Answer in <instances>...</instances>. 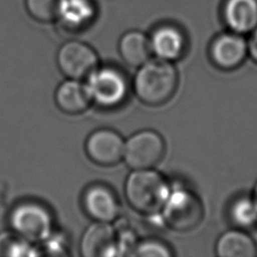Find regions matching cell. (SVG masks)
<instances>
[{"label":"cell","mask_w":257,"mask_h":257,"mask_svg":"<svg viewBox=\"0 0 257 257\" xmlns=\"http://www.w3.org/2000/svg\"><path fill=\"white\" fill-rule=\"evenodd\" d=\"M170 192L166 179L152 169L134 170L124 185V195L131 207L147 215L162 210Z\"/></svg>","instance_id":"7a4b0ae2"},{"label":"cell","mask_w":257,"mask_h":257,"mask_svg":"<svg viewBox=\"0 0 257 257\" xmlns=\"http://www.w3.org/2000/svg\"><path fill=\"white\" fill-rule=\"evenodd\" d=\"M215 253L218 257H257V244L245 230L234 228L220 235Z\"/></svg>","instance_id":"9a60e30c"},{"label":"cell","mask_w":257,"mask_h":257,"mask_svg":"<svg viewBox=\"0 0 257 257\" xmlns=\"http://www.w3.org/2000/svg\"><path fill=\"white\" fill-rule=\"evenodd\" d=\"M165 142L155 131L144 130L124 143L123 159L133 170L152 169L164 157Z\"/></svg>","instance_id":"8992f818"},{"label":"cell","mask_w":257,"mask_h":257,"mask_svg":"<svg viewBox=\"0 0 257 257\" xmlns=\"http://www.w3.org/2000/svg\"><path fill=\"white\" fill-rule=\"evenodd\" d=\"M80 253L85 257L117 254L116 234L109 223L95 221L87 227L80 241Z\"/></svg>","instance_id":"8fae6325"},{"label":"cell","mask_w":257,"mask_h":257,"mask_svg":"<svg viewBox=\"0 0 257 257\" xmlns=\"http://www.w3.org/2000/svg\"><path fill=\"white\" fill-rule=\"evenodd\" d=\"M162 210L166 224L174 231L183 233L197 228L205 215L201 199L185 188L170 192Z\"/></svg>","instance_id":"3957f363"},{"label":"cell","mask_w":257,"mask_h":257,"mask_svg":"<svg viewBox=\"0 0 257 257\" xmlns=\"http://www.w3.org/2000/svg\"><path fill=\"white\" fill-rule=\"evenodd\" d=\"M91 100L102 107H114L120 104L127 93L124 75L112 67L96 68L85 83Z\"/></svg>","instance_id":"5b68a950"},{"label":"cell","mask_w":257,"mask_h":257,"mask_svg":"<svg viewBox=\"0 0 257 257\" xmlns=\"http://www.w3.org/2000/svg\"><path fill=\"white\" fill-rule=\"evenodd\" d=\"M228 218L239 229H251L257 224V208L251 195H239L229 205Z\"/></svg>","instance_id":"ac0fdd59"},{"label":"cell","mask_w":257,"mask_h":257,"mask_svg":"<svg viewBox=\"0 0 257 257\" xmlns=\"http://www.w3.org/2000/svg\"><path fill=\"white\" fill-rule=\"evenodd\" d=\"M212 63L221 70H234L240 67L248 57V45L245 35L230 30L216 35L209 46Z\"/></svg>","instance_id":"ba28073f"},{"label":"cell","mask_w":257,"mask_h":257,"mask_svg":"<svg viewBox=\"0 0 257 257\" xmlns=\"http://www.w3.org/2000/svg\"><path fill=\"white\" fill-rule=\"evenodd\" d=\"M85 151L93 163L99 166H113L123 158L124 142L114 131L100 128L89 135Z\"/></svg>","instance_id":"9c48e42d"},{"label":"cell","mask_w":257,"mask_h":257,"mask_svg":"<svg viewBox=\"0 0 257 257\" xmlns=\"http://www.w3.org/2000/svg\"><path fill=\"white\" fill-rule=\"evenodd\" d=\"M251 197H252V199H253V201H254V204H255V206H256V208H257V182H256V184L254 185V188H253Z\"/></svg>","instance_id":"603a6c76"},{"label":"cell","mask_w":257,"mask_h":257,"mask_svg":"<svg viewBox=\"0 0 257 257\" xmlns=\"http://www.w3.org/2000/svg\"><path fill=\"white\" fill-rule=\"evenodd\" d=\"M10 224L13 232L25 240L43 241L52 231V216L41 204L24 202L11 212Z\"/></svg>","instance_id":"277c9868"},{"label":"cell","mask_w":257,"mask_h":257,"mask_svg":"<svg viewBox=\"0 0 257 257\" xmlns=\"http://www.w3.org/2000/svg\"><path fill=\"white\" fill-rule=\"evenodd\" d=\"M54 99L58 108L67 114L83 112L92 101L86 84L70 78L57 87Z\"/></svg>","instance_id":"5bb4252c"},{"label":"cell","mask_w":257,"mask_h":257,"mask_svg":"<svg viewBox=\"0 0 257 257\" xmlns=\"http://www.w3.org/2000/svg\"><path fill=\"white\" fill-rule=\"evenodd\" d=\"M152 53L158 58L174 61L183 56L187 46L184 32L174 24H162L151 34Z\"/></svg>","instance_id":"7c38bea8"},{"label":"cell","mask_w":257,"mask_h":257,"mask_svg":"<svg viewBox=\"0 0 257 257\" xmlns=\"http://www.w3.org/2000/svg\"><path fill=\"white\" fill-rule=\"evenodd\" d=\"M177 86V69L171 61L158 57L149 59L141 65L134 79L137 97L151 106H159L168 102L175 94Z\"/></svg>","instance_id":"6da1fadb"},{"label":"cell","mask_w":257,"mask_h":257,"mask_svg":"<svg viewBox=\"0 0 257 257\" xmlns=\"http://www.w3.org/2000/svg\"><path fill=\"white\" fill-rule=\"evenodd\" d=\"M248 35V56L257 64V27Z\"/></svg>","instance_id":"7402d4cb"},{"label":"cell","mask_w":257,"mask_h":257,"mask_svg":"<svg viewBox=\"0 0 257 257\" xmlns=\"http://www.w3.org/2000/svg\"><path fill=\"white\" fill-rule=\"evenodd\" d=\"M63 0H25V7L34 20L41 23L57 21Z\"/></svg>","instance_id":"d6986e66"},{"label":"cell","mask_w":257,"mask_h":257,"mask_svg":"<svg viewBox=\"0 0 257 257\" xmlns=\"http://www.w3.org/2000/svg\"><path fill=\"white\" fill-rule=\"evenodd\" d=\"M30 242L17 235L15 232L0 235V255L22 256L29 255Z\"/></svg>","instance_id":"ffe728a7"},{"label":"cell","mask_w":257,"mask_h":257,"mask_svg":"<svg viewBox=\"0 0 257 257\" xmlns=\"http://www.w3.org/2000/svg\"><path fill=\"white\" fill-rule=\"evenodd\" d=\"M95 16L96 6L92 0H63L57 21L68 31H81Z\"/></svg>","instance_id":"2e32d148"},{"label":"cell","mask_w":257,"mask_h":257,"mask_svg":"<svg viewBox=\"0 0 257 257\" xmlns=\"http://www.w3.org/2000/svg\"><path fill=\"white\" fill-rule=\"evenodd\" d=\"M221 18L228 30L250 34L257 27V0H223Z\"/></svg>","instance_id":"30bf717a"},{"label":"cell","mask_w":257,"mask_h":257,"mask_svg":"<svg viewBox=\"0 0 257 257\" xmlns=\"http://www.w3.org/2000/svg\"><path fill=\"white\" fill-rule=\"evenodd\" d=\"M118 51L125 63L140 67L151 57L150 38L142 31L130 30L120 37Z\"/></svg>","instance_id":"e0dca14e"},{"label":"cell","mask_w":257,"mask_h":257,"mask_svg":"<svg viewBox=\"0 0 257 257\" xmlns=\"http://www.w3.org/2000/svg\"><path fill=\"white\" fill-rule=\"evenodd\" d=\"M85 212L94 221L110 223L119 211L117 198L114 193L104 185H92L83 195Z\"/></svg>","instance_id":"4fadbf2b"},{"label":"cell","mask_w":257,"mask_h":257,"mask_svg":"<svg viewBox=\"0 0 257 257\" xmlns=\"http://www.w3.org/2000/svg\"><path fill=\"white\" fill-rule=\"evenodd\" d=\"M56 58L59 69L70 79H87L98 67L96 52L91 46L78 40H69L61 45Z\"/></svg>","instance_id":"52a82bcc"},{"label":"cell","mask_w":257,"mask_h":257,"mask_svg":"<svg viewBox=\"0 0 257 257\" xmlns=\"http://www.w3.org/2000/svg\"><path fill=\"white\" fill-rule=\"evenodd\" d=\"M135 255L142 257H168L172 255L170 248L159 240H145L135 248Z\"/></svg>","instance_id":"44dd1931"}]
</instances>
